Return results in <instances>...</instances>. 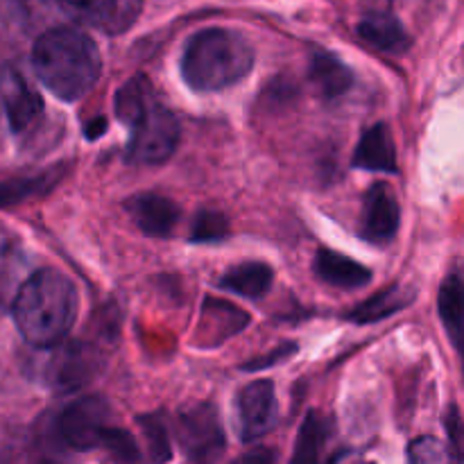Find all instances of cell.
Here are the masks:
<instances>
[{
	"mask_svg": "<svg viewBox=\"0 0 464 464\" xmlns=\"http://www.w3.org/2000/svg\"><path fill=\"white\" fill-rule=\"evenodd\" d=\"M77 288L59 270H39L18 288L12 315L18 334L36 349L59 347L77 320Z\"/></svg>",
	"mask_w": 464,
	"mask_h": 464,
	"instance_id": "obj_1",
	"label": "cell"
},
{
	"mask_svg": "<svg viewBox=\"0 0 464 464\" xmlns=\"http://www.w3.org/2000/svg\"><path fill=\"white\" fill-rule=\"evenodd\" d=\"M32 68L41 84L63 102L84 98L102 72V57L86 32L77 27H53L36 39Z\"/></svg>",
	"mask_w": 464,
	"mask_h": 464,
	"instance_id": "obj_2",
	"label": "cell"
},
{
	"mask_svg": "<svg viewBox=\"0 0 464 464\" xmlns=\"http://www.w3.org/2000/svg\"><path fill=\"white\" fill-rule=\"evenodd\" d=\"M116 116L130 127V163L154 166L175 154L181 136L179 121L170 109L159 102L148 77L136 75L118 89Z\"/></svg>",
	"mask_w": 464,
	"mask_h": 464,
	"instance_id": "obj_3",
	"label": "cell"
},
{
	"mask_svg": "<svg viewBox=\"0 0 464 464\" xmlns=\"http://www.w3.org/2000/svg\"><path fill=\"white\" fill-rule=\"evenodd\" d=\"M254 48L240 32L207 27L188 39L181 53V77L198 93H211L249 75Z\"/></svg>",
	"mask_w": 464,
	"mask_h": 464,
	"instance_id": "obj_4",
	"label": "cell"
},
{
	"mask_svg": "<svg viewBox=\"0 0 464 464\" xmlns=\"http://www.w3.org/2000/svg\"><path fill=\"white\" fill-rule=\"evenodd\" d=\"M175 429L181 451L190 462L213 464L225 453V429L211 403H195L181 411Z\"/></svg>",
	"mask_w": 464,
	"mask_h": 464,
	"instance_id": "obj_5",
	"label": "cell"
},
{
	"mask_svg": "<svg viewBox=\"0 0 464 464\" xmlns=\"http://www.w3.org/2000/svg\"><path fill=\"white\" fill-rule=\"evenodd\" d=\"M48 358L41 365V376L57 392H75L95 379L102 367V356L89 343H62L45 349Z\"/></svg>",
	"mask_w": 464,
	"mask_h": 464,
	"instance_id": "obj_6",
	"label": "cell"
},
{
	"mask_svg": "<svg viewBox=\"0 0 464 464\" xmlns=\"http://www.w3.org/2000/svg\"><path fill=\"white\" fill-rule=\"evenodd\" d=\"M109 429V406L100 397H82L63 408L57 420V433L72 451L102 449Z\"/></svg>",
	"mask_w": 464,
	"mask_h": 464,
	"instance_id": "obj_7",
	"label": "cell"
},
{
	"mask_svg": "<svg viewBox=\"0 0 464 464\" xmlns=\"http://www.w3.org/2000/svg\"><path fill=\"white\" fill-rule=\"evenodd\" d=\"M236 420L243 442H254L270 433L279 420L275 383L272 381H254L240 390L236 399Z\"/></svg>",
	"mask_w": 464,
	"mask_h": 464,
	"instance_id": "obj_8",
	"label": "cell"
},
{
	"mask_svg": "<svg viewBox=\"0 0 464 464\" xmlns=\"http://www.w3.org/2000/svg\"><path fill=\"white\" fill-rule=\"evenodd\" d=\"M0 107L14 134H25L44 116V100L14 66H0Z\"/></svg>",
	"mask_w": 464,
	"mask_h": 464,
	"instance_id": "obj_9",
	"label": "cell"
},
{
	"mask_svg": "<svg viewBox=\"0 0 464 464\" xmlns=\"http://www.w3.org/2000/svg\"><path fill=\"white\" fill-rule=\"evenodd\" d=\"M75 21L93 25L107 34L130 30L140 14V0H57Z\"/></svg>",
	"mask_w": 464,
	"mask_h": 464,
	"instance_id": "obj_10",
	"label": "cell"
},
{
	"mask_svg": "<svg viewBox=\"0 0 464 464\" xmlns=\"http://www.w3.org/2000/svg\"><path fill=\"white\" fill-rule=\"evenodd\" d=\"M401 213L392 188L388 184H374L362 199L361 236L372 245H388L399 231Z\"/></svg>",
	"mask_w": 464,
	"mask_h": 464,
	"instance_id": "obj_11",
	"label": "cell"
},
{
	"mask_svg": "<svg viewBox=\"0 0 464 464\" xmlns=\"http://www.w3.org/2000/svg\"><path fill=\"white\" fill-rule=\"evenodd\" d=\"M249 315L220 299H207L199 315L195 344L198 347H218L231 335L240 334L247 326Z\"/></svg>",
	"mask_w": 464,
	"mask_h": 464,
	"instance_id": "obj_12",
	"label": "cell"
},
{
	"mask_svg": "<svg viewBox=\"0 0 464 464\" xmlns=\"http://www.w3.org/2000/svg\"><path fill=\"white\" fill-rule=\"evenodd\" d=\"M127 211H130L134 225L145 236H154V238H166V236H170L181 216L179 207L170 198L157 193L134 195L127 202Z\"/></svg>",
	"mask_w": 464,
	"mask_h": 464,
	"instance_id": "obj_13",
	"label": "cell"
},
{
	"mask_svg": "<svg viewBox=\"0 0 464 464\" xmlns=\"http://www.w3.org/2000/svg\"><path fill=\"white\" fill-rule=\"evenodd\" d=\"M353 168L397 175V150H394V140L388 125L376 122V125H372L361 136V140L356 145V152H353Z\"/></svg>",
	"mask_w": 464,
	"mask_h": 464,
	"instance_id": "obj_14",
	"label": "cell"
},
{
	"mask_svg": "<svg viewBox=\"0 0 464 464\" xmlns=\"http://www.w3.org/2000/svg\"><path fill=\"white\" fill-rule=\"evenodd\" d=\"M438 308L444 329H447L453 347L460 353L464 362V270H460V267L449 272L447 279L442 281Z\"/></svg>",
	"mask_w": 464,
	"mask_h": 464,
	"instance_id": "obj_15",
	"label": "cell"
},
{
	"mask_svg": "<svg viewBox=\"0 0 464 464\" xmlns=\"http://www.w3.org/2000/svg\"><path fill=\"white\" fill-rule=\"evenodd\" d=\"M358 36H361L365 44H370L372 48L383 50L390 54H401L411 48V34L406 32V27L399 23V18H394L392 14L374 12L367 14L361 23H358Z\"/></svg>",
	"mask_w": 464,
	"mask_h": 464,
	"instance_id": "obj_16",
	"label": "cell"
},
{
	"mask_svg": "<svg viewBox=\"0 0 464 464\" xmlns=\"http://www.w3.org/2000/svg\"><path fill=\"white\" fill-rule=\"evenodd\" d=\"M313 270L324 284L335 285V288H362L372 281V272L365 266H361L353 258L343 256L334 249H320L313 263Z\"/></svg>",
	"mask_w": 464,
	"mask_h": 464,
	"instance_id": "obj_17",
	"label": "cell"
},
{
	"mask_svg": "<svg viewBox=\"0 0 464 464\" xmlns=\"http://www.w3.org/2000/svg\"><path fill=\"white\" fill-rule=\"evenodd\" d=\"M329 420H324L320 412H308L306 420L302 421V429H299L290 464H331L334 458H329Z\"/></svg>",
	"mask_w": 464,
	"mask_h": 464,
	"instance_id": "obj_18",
	"label": "cell"
},
{
	"mask_svg": "<svg viewBox=\"0 0 464 464\" xmlns=\"http://www.w3.org/2000/svg\"><path fill=\"white\" fill-rule=\"evenodd\" d=\"M412 299H415V293L411 288H406V285H390L383 293L358 304L344 317L353 322V324H374V322L385 320V317L394 315L397 311L411 306Z\"/></svg>",
	"mask_w": 464,
	"mask_h": 464,
	"instance_id": "obj_19",
	"label": "cell"
},
{
	"mask_svg": "<svg viewBox=\"0 0 464 464\" xmlns=\"http://www.w3.org/2000/svg\"><path fill=\"white\" fill-rule=\"evenodd\" d=\"M272 279L275 272L267 263L247 261L227 270V275L220 276V288L245 299H261L270 290Z\"/></svg>",
	"mask_w": 464,
	"mask_h": 464,
	"instance_id": "obj_20",
	"label": "cell"
},
{
	"mask_svg": "<svg viewBox=\"0 0 464 464\" xmlns=\"http://www.w3.org/2000/svg\"><path fill=\"white\" fill-rule=\"evenodd\" d=\"M311 82L326 100H335L352 89L353 72L335 54L317 53L311 59Z\"/></svg>",
	"mask_w": 464,
	"mask_h": 464,
	"instance_id": "obj_21",
	"label": "cell"
},
{
	"mask_svg": "<svg viewBox=\"0 0 464 464\" xmlns=\"http://www.w3.org/2000/svg\"><path fill=\"white\" fill-rule=\"evenodd\" d=\"M62 177V170H48L34 177H23V179L3 181L0 184V207H12L34 195H44L53 188Z\"/></svg>",
	"mask_w": 464,
	"mask_h": 464,
	"instance_id": "obj_22",
	"label": "cell"
},
{
	"mask_svg": "<svg viewBox=\"0 0 464 464\" xmlns=\"http://www.w3.org/2000/svg\"><path fill=\"white\" fill-rule=\"evenodd\" d=\"M140 430L145 438V451L152 464H166L172 458V444L170 433H168L166 420L161 412H150V415H140L139 420Z\"/></svg>",
	"mask_w": 464,
	"mask_h": 464,
	"instance_id": "obj_23",
	"label": "cell"
},
{
	"mask_svg": "<svg viewBox=\"0 0 464 464\" xmlns=\"http://www.w3.org/2000/svg\"><path fill=\"white\" fill-rule=\"evenodd\" d=\"M229 231L231 227L225 213L202 208L190 227V240L193 243H220L229 236Z\"/></svg>",
	"mask_w": 464,
	"mask_h": 464,
	"instance_id": "obj_24",
	"label": "cell"
},
{
	"mask_svg": "<svg viewBox=\"0 0 464 464\" xmlns=\"http://www.w3.org/2000/svg\"><path fill=\"white\" fill-rule=\"evenodd\" d=\"M408 464H458V460L447 444L430 435H421L408 447Z\"/></svg>",
	"mask_w": 464,
	"mask_h": 464,
	"instance_id": "obj_25",
	"label": "cell"
},
{
	"mask_svg": "<svg viewBox=\"0 0 464 464\" xmlns=\"http://www.w3.org/2000/svg\"><path fill=\"white\" fill-rule=\"evenodd\" d=\"M102 449H107V451L111 453L113 460H116L118 464H140L143 462V453H140L139 444H136V440L131 438V433H127V430H122V429H116V426H111V429H109Z\"/></svg>",
	"mask_w": 464,
	"mask_h": 464,
	"instance_id": "obj_26",
	"label": "cell"
},
{
	"mask_svg": "<svg viewBox=\"0 0 464 464\" xmlns=\"http://www.w3.org/2000/svg\"><path fill=\"white\" fill-rule=\"evenodd\" d=\"M444 426H447L449 433V449H451L453 458L460 464L464 462V421L458 408H449L447 417H444Z\"/></svg>",
	"mask_w": 464,
	"mask_h": 464,
	"instance_id": "obj_27",
	"label": "cell"
},
{
	"mask_svg": "<svg viewBox=\"0 0 464 464\" xmlns=\"http://www.w3.org/2000/svg\"><path fill=\"white\" fill-rule=\"evenodd\" d=\"M295 352H297V347H295V344H284V347H279L276 352H272L270 356H263V358H258V361H252V362H247V365H243V370L245 372L266 370V367L276 365L279 361H285V358L293 356Z\"/></svg>",
	"mask_w": 464,
	"mask_h": 464,
	"instance_id": "obj_28",
	"label": "cell"
},
{
	"mask_svg": "<svg viewBox=\"0 0 464 464\" xmlns=\"http://www.w3.org/2000/svg\"><path fill=\"white\" fill-rule=\"evenodd\" d=\"M231 464H276V456L270 449H252V451L236 458Z\"/></svg>",
	"mask_w": 464,
	"mask_h": 464,
	"instance_id": "obj_29",
	"label": "cell"
},
{
	"mask_svg": "<svg viewBox=\"0 0 464 464\" xmlns=\"http://www.w3.org/2000/svg\"><path fill=\"white\" fill-rule=\"evenodd\" d=\"M107 130H109L107 118L98 116V118H93V121L86 122L84 136H86V139H89V140H95V139H100V136H102Z\"/></svg>",
	"mask_w": 464,
	"mask_h": 464,
	"instance_id": "obj_30",
	"label": "cell"
},
{
	"mask_svg": "<svg viewBox=\"0 0 464 464\" xmlns=\"http://www.w3.org/2000/svg\"><path fill=\"white\" fill-rule=\"evenodd\" d=\"M356 464H370V462H356Z\"/></svg>",
	"mask_w": 464,
	"mask_h": 464,
	"instance_id": "obj_31",
	"label": "cell"
}]
</instances>
